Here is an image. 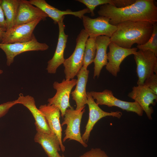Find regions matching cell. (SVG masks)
Returning a JSON list of instances; mask_svg holds the SVG:
<instances>
[{
	"instance_id": "obj_13",
	"label": "cell",
	"mask_w": 157,
	"mask_h": 157,
	"mask_svg": "<svg viewBox=\"0 0 157 157\" xmlns=\"http://www.w3.org/2000/svg\"><path fill=\"white\" fill-rule=\"evenodd\" d=\"M109 51L107 53L108 60L106 65V70L113 76L116 77L120 71L122 62L128 56L134 54L138 48L126 49L111 42L108 46Z\"/></svg>"
},
{
	"instance_id": "obj_2",
	"label": "cell",
	"mask_w": 157,
	"mask_h": 157,
	"mask_svg": "<svg viewBox=\"0 0 157 157\" xmlns=\"http://www.w3.org/2000/svg\"><path fill=\"white\" fill-rule=\"evenodd\" d=\"M117 29L110 38L111 42L126 49L134 44H145L151 37L153 25L147 21H125L117 26Z\"/></svg>"
},
{
	"instance_id": "obj_27",
	"label": "cell",
	"mask_w": 157,
	"mask_h": 157,
	"mask_svg": "<svg viewBox=\"0 0 157 157\" xmlns=\"http://www.w3.org/2000/svg\"><path fill=\"white\" fill-rule=\"evenodd\" d=\"M79 157H109L106 152L100 148H92Z\"/></svg>"
},
{
	"instance_id": "obj_10",
	"label": "cell",
	"mask_w": 157,
	"mask_h": 157,
	"mask_svg": "<svg viewBox=\"0 0 157 157\" xmlns=\"http://www.w3.org/2000/svg\"><path fill=\"white\" fill-rule=\"evenodd\" d=\"M82 19L84 29L90 37L104 35L110 38L117 29V26L110 24V19L104 16L92 19L84 15Z\"/></svg>"
},
{
	"instance_id": "obj_32",
	"label": "cell",
	"mask_w": 157,
	"mask_h": 157,
	"mask_svg": "<svg viewBox=\"0 0 157 157\" xmlns=\"http://www.w3.org/2000/svg\"><path fill=\"white\" fill-rule=\"evenodd\" d=\"M61 157H65V156L63 154L62 156H61Z\"/></svg>"
},
{
	"instance_id": "obj_22",
	"label": "cell",
	"mask_w": 157,
	"mask_h": 157,
	"mask_svg": "<svg viewBox=\"0 0 157 157\" xmlns=\"http://www.w3.org/2000/svg\"><path fill=\"white\" fill-rule=\"evenodd\" d=\"M19 1L20 0H0V5L6 17L7 30L15 26Z\"/></svg>"
},
{
	"instance_id": "obj_17",
	"label": "cell",
	"mask_w": 157,
	"mask_h": 157,
	"mask_svg": "<svg viewBox=\"0 0 157 157\" xmlns=\"http://www.w3.org/2000/svg\"><path fill=\"white\" fill-rule=\"evenodd\" d=\"M39 109L44 115L52 133L57 137L61 150L64 152L65 148L62 140V129L60 122V112L59 109L53 105L46 104L40 105Z\"/></svg>"
},
{
	"instance_id": "obj_18",
	"label": "cell",
	"mask_w": 157,
	"mask_h": 157,
	"mask_svg": "<svg viewBox=\"0 0 157 157\" xmlns=\"http://www.w3.org/2000/svg\"><path fill=\"white\" fill-rule=\"evenodd\" d=\"M48 16L29 1L20 0L15 26L27 23L39 18L46 20Z\"/></svg>"
},
{
	"instance_id": "obj_6",
	"label": "cell",
	"mask_w": 157,
	"mask_h": 157,
	"mask_svg": "<svg viewBox=\"0 0 157 157\" xmlns=\"http://www.w3.org/2000/svg\"><path fill=\"white\" fill-rule=\"evenodd\" d=\"M91 95L96 100V103L99 105H105L109 107L116 106L127 112L136 113L142 116L143 110L136 102H130L122 101L115 97L112 91L106 89L102 92L92 91L89 92Z\"/></svg>"
},
{
	"instance_id": "obj_5",
	"label": "cell",
	"mask_w": 157,
	"mask_h": 157,
	"mask_svg": "<svg viewBox=\"0 0 157 157\" xmlns=\"http://www.w3.org/2000/svg\"><path fill=\"white\" fill-rule=\"evenodd\" d=\"M136 65L138 85H143L149 76L157 74V57L149 51L139 50L134 54Z\"/></svg>"
},
{
	"instance_id": "obj_29",
	"label": "cell",
	"mask_w": 157,
	"mask_h": 157,
	"mask_svg": "<svg viewBox=\"0 0 157 157\" xmlns=\"http://www.w3.org/2000/svg\"><path fill=\"white\" fill-rule=\"evenodd\" d=\"M4 16L3 10L0 5V28L6 31L7 28Z\"/></svg>"
},
{
	"instance_id": "obj_14",
	"label": "cell",
	"mask_w": 157,
	"mask_h": 157,
	"mask_svg": "<svg viewBox=\"0 0 157 157\" xmlns=\"http://www.w3.org/2000/svg\"><path fill=\"white\" fill-rule=\"evenodd\" d=\"M15 100L17 104L23 105L31 112L35 120V124L37 132L49 134L53 133L44 115L37 108L33 97L29 95L24 96L22 93H20L17 99Z\"/></svg>"
},
{
	"instance_id": "obj_11",
	"label": "cell",
	"mask_w": 157,
	"mask_h": 157,
	"mask_svg": "<svg viewBox=\"0 0 157 157\" xmlns=\"http://www.w3.org/2000/svg\"><path fill=\"white\" fill-rule=\"evenodd\" d=\"M87 100L86 104L88 106L89 117L85 126V131L82 138L85 143L88 141L90 133L96 123L103 117L110 116L120 118L122 115L121 112L117 111L108 112L102 110L94 101L89 92H87Z\"/></svg>"
},
{
	"instance_id": "obj_15",
	"label": "cell",
	"mask_w": 157,
	"mask_h": 157,
	"mask_svg": "<svg viewBox=\"0 0 157 157\" xmlns=\"http://www.w3.org/2000/svg\"><path fill=\"white\" fill-rule=\"evenodd\" d=\"M29 1L52 19L55 24L64 19L66 15H72L82 19L85 14L90 13L89 10L87 8L76 11H73L69 9L61 10L50 5L44 0H30Z\"/></svg>"
},
{
	"instance_id": "obj_4",
	"label": "cell",
	"mask_w": 157,
	"mask_h": 157,
	"mask_svg": "<svg viewBox=\"0 0 157 157\" xmlns=\"http://www.w3.org/2000/svg\"><path fill=\"white\" fill-rule=\"evenodd\" d=\"M85 107L76 110L71 106L66 110L64 120L61 124V126L65 124L67 125L64 131L65 136L63 139V142L69 139V140L77 141L85 147H88V145L82 139L80 131V124L85 111Z\"/></svg>"
},
{
	"instance_id": "obj_8",
	"label": "cell",
	"mask_w": 157,
	"mask_h": 157,
	"mask_svg": "<svg viewBox=\"0 0 157 157\" xmlns=\"http://www.w3.org/2000/svg\"><path fill=\"white\" fill-rule=\"evenodd\" d=\"M49 46L46 43L39 42L35 35L30 41L12 44L0 43V48L5 53L6 58V65L10 66L13 62L17 56L30 51H44L47 50Z\"/></svg>"
},
{
	"instance_id": "obj_3",
	"label": "cell",
	"mask_w": 157,
	"mask_h": 157,
	"mask_svg": "<svg viewBox=\"0 0 157 157\" xmlns=\"http://www.w3.org/2000/svg\"><path fill=\"white\" fill-rule=\"evenodd\" d=\"M89 37L83 29L77 36L74 51L63 64L66 80L74 78L82 67L85 43Z\"/></svg>"
},
{
	"instance_id": "obj_16",
	"label": "cell",
	"mask_w": 157,
	"mask_h": 157,
	"mask_svg": "<svg viewBox=\"0 0 157 157\" xmlns=\"http://www.w3.org/2000/svg\"><path fill=\"white\" fill-rule=\"evenodd\" d=\"M62 19L58 23L59 28L58 40L56 49L52 58L47 62L46 69L51 74H55L58 67L63 64L65 59L64 54L67 42L68 35L65 32V26Z\"/></svg>"
},
{
	"instance_id": "obj_28",
	"label": "cell",
	"mask_w": 157,
	"mask_h": 157,
	"mask_svg": "<svg viewBox=\"0 0 157 157\" xmlns=\"http://www.w3.org/2000/svg\"><path fill=\"white\" fill-rule=\"evenodd\" d=\"M17 104L15 100L0 104V118L5 115L12 107Z\"/></svg>"
},
{
	"instance_id": "obj_20",
	"label": "cell",
	"mask_w": 157,
	"mask_h": 157,
	"mask_svg": "<svg viewBox=\"0 0 157 157\" xmlns=\"http://www.w3.org/2000/svg\"><path fill=\"white\" fill-rule=\"evenodd\" d=\"M89 71L83 67L76 75L77 82L74 90L71 94L72 99L76 102V110L85 106L87 98L86 86L88 81Z\"/></svg>"
},
{
	"instance_id": "obj_30",
	"label": "cell",
	"mask_w": 157,
	"mask_h": 157,
	"mask_svg": "<svg viewBox=\"0 0 157 157\" xmlns=\"http://www.w3.org/2000/svg\"><path fill=\"white\" fill-rule=\"evenodd\" d=\"M5 32L3 30L0 28V43L2 41L3 36Z\"/></svg>"
},
{
	"instance_id": "obj_21",
	"label": "cell",
	"mask_w": 157,
	"mask_h": 157,
	"mask_svg": "<svg viewBox=\"0 0 157 157\" xmlns=\"http://www.w3.org/2000/svg\"><path fill=\"white\" fill-rule=\"evenodd\" d=\"M34 139L41 146L48 157H61L58 153L61 150L60 143L56 135L37 132Z\"/></svg>"
},
{
	"instance_id": "obj_26",
	"label": "cell",
	"mask_w": 157,
	"mask_h": 157,
	"mask_svg": "<svg viewBox=\"0 0 157 157\" xmlns=\"http://www.w3.org/2000/svg\"><path fill=\"white\" fill-rule=\"evenodd\" d=\"M143 85L157 95V74H154L148 77L144 81Z\"/></svg>"
},
{
	"instance_id": "obj_12",
	"label": "cell",
	"mask_w": 157,
	"mask_h": 157,
	"mask_svg": "<svg viewBox=\"0 0 157 157\" xmlns=\"http://www.w3.org/2000/svg\"><path fill=\"white\" fill-rule=\"evenodd\" d=\"M128 96L138 104L143 111L145 112L149 119H152L151 115L154 110L150 105H156L155 101H157V95L143 85L133 87L132 90L128 93Z\"/></svg>"
},
{
	"instance_id": "obj_24",
	"label": "cell",
	"mask_w": 157,
	"mask_h": 157,
	"mask_svg": "<svg viewBox=\"0 0 157 157\" xmlns=\"http://www.w3.org/2000/svg\"><path fill=\"white\" fill-rule=\"evenodd\" d=\"M153 30L148 40L144 44L137 45L139 50L149 51L157 57V23L153 25Z\"/></svg>"
},
{
	"instance_id": "obj_1",
	"label": "cell",
	"mask_w": 157,
	"mask_h": 157,
	"mask_svg": "<svg viewBox=\"0 0 157 157\" xmlns=\"http://www.w3.org/2000/svg\"><path fill=\"white\" fill-rule=\"evenodd\" d=\"M97 13L108 18L110 23L115 26L125 21H147L153 25L157 23V7L153 0H136L122 8L105 4L101 5Z\"/></svg>"
},
{
	"instance_id": "obj_19",
	"label": "cell",
	"mask_w": 157,
	"mask_h": 157,
	"mask_svg": "<svg viewBox=\"0 0 157 157\" xmlns=\"http://www.w3.org/2000/svg\"><path fill=\"white\" fill-rule=\"evenodd\" d=\"M111 42L110 38L106 36H99L96 38V53L93 62L94 64V78L99 77L103 67L107 63V50Z\"/></svg>"
},
{
	"instance_id": "obj_23",
	"label": "cell",
	"mask_w": 157,
	"mask_h": 157,
	"mask_svg": "<svg viewBox=\"0 0 157 157\" xmlns=\"http://www.w3.org/2000/svg\"><path fill=\"white\" fill-rule=\"evenodd\" d=\"M95 37H90L85 45L83 67L87 69L88 66L93 62L95 57L96 48Z\"/></svg>"
},
{
	"instance_id": "obj_31",
	"label": "cell",
	"mask_w": 157,
	"mask_h": 157,
	"mask_svg": "<svg viewBox=\"0 0 157 157\" xmlns=\"http://www.w3.org/2000/svg\"><path fill=\"white\" fill-rule=\"evenodd\" d=\"M3 72V71L0 69V74H1Z\"/></svg>"
},
{
	"instance_id": "obj_25",
	"label": "cell",
	"mask_w": 157,
	"mask_h": 157,
	"mask_svg": "<svg viewBox=\"0 0 157 157\" xmlns=\"http://www.w3.org/2000/svg\"><path fill=\"white\" fill-rule=\"evenodd\" d=\"M85 5L90 10L91 15H95L94 10L95 8L99 5L108 4L109 0H77Z\"/></svg>"
},
{
	"instance_id": "obj_7",
	"label": "cell",
	"mask_w": 157,
	"mask_h": 157,
	"mask_svg": "<svg viewBox=\"0 0 157 157\" xmlns=\"http://www.w3.org/2000/svg\"><path fill=\"white\" fill-rule=\"evenodd\" d=\"M77 82L76 79H64L61 83L55 81L53 84V88L56 91V93L53 97L48 99L47 104L53 105L58 107L63 117L66 109L71 107L69 103L70 95Z\"/></svg>"
},
{
	"instance_id": "obj_9",
	"label": "cell",
	"mask_w": 157,
	"mask_h": 157,
	"mask_svg": "<svg viewBox=\"0 0 157 157\" xmlns=\"http://www.w3.org/2000/svg\"><path fill=\"white\" fill-rule=\"evenodd\" d=\"M42 20L38 18L30 22L13 26L7 30L3 35L1 43L12 44L31 41L34 36L33 31L38 24Z\"/></svg>"
}]
</instances>
